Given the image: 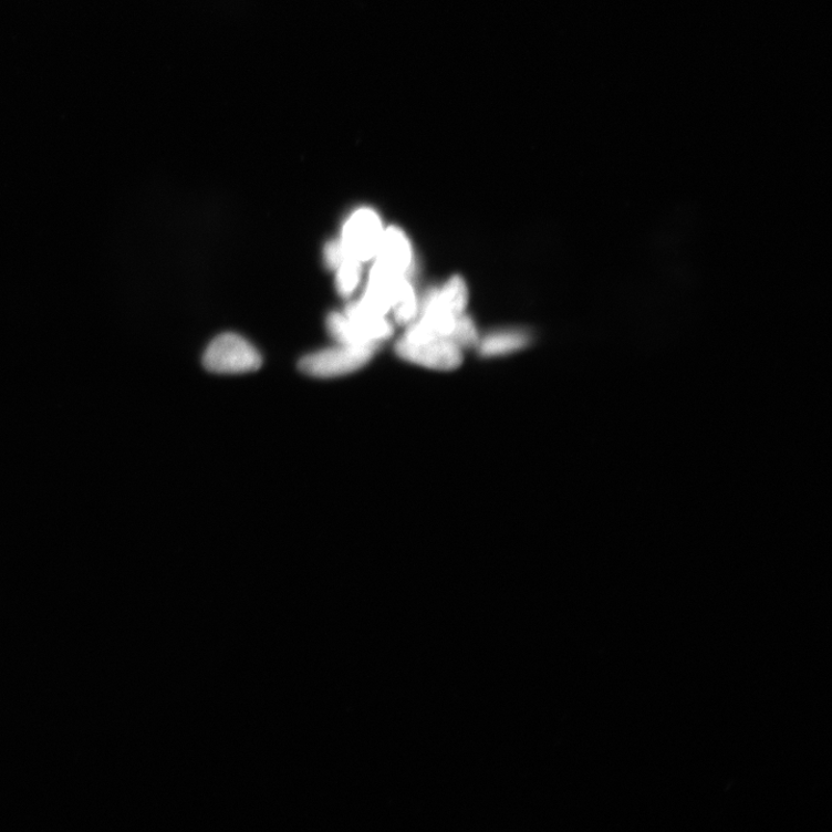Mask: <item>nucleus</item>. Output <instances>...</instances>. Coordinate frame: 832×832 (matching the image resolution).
Wrapping results in <instances>:
<instances>
[{
  "label": "nucleus",
  "mask_w": 832,
  "mask_h": 832,
  "mask_svg": "<svg viewBox=\"0 0 832 832\" xmlns=\"http://www.w3.org/2000/svg\"><path fill=\"white\" fill-rule=\"evenodd\" d=\"M375 257L374 267L395 275H405L412 262V249L403 230L397 227L385 229Z\"/></svg>",
  "instance_id": "obj_6"
},
{
  "label": "nucleus",
  "mask_w": 832,
  "mask_h": 832,
  "mask_svg": "<svg viewBox=\"0 0 832 832\" xmlns=\"http://www.w3.org/2000/svg\"><path fill=\"white\" fill-rule=\"evenodd\" d=\"M383 231L377 214L371 208H361L345 223L341 240L349 254L364 263L376 256Z\"/></svg>",
  "instance_id": "obj_5"
},
{
  "label": "nucleus",
  "mask_w": 832,
  "mask_h": 832,
  "mask_svg": "<svg viewBox=\"0 0 832 832\" xmlns=\"http://www.w3.org/2000/svg\"><path fill=\"white\" fill-rule=\"evenodd\" d=\"M393 309L396 321L401 324L410 323L416 315V310H418L414 290L405 277L399 282Z\"/></svg>",
  "instance_id": "obj_9"
},
{
  "label": "nucleus",
  "mask_w": 832,
  "mask_h": 832,
  "mask_svg": "<svg viewBox=\"0 0 832 832\" xmlns=\"http://www.w3.org/2000/svg\"><path fill=\"white\" fill-rule=\"evenodd\" d=\"M329 333L337 344L377 350L381 343L392 336L394 327L361 301L351 303L345 314L333 312L327 318Z\"/></svg>",
  "instance_id": "obj_1"
},
{
  "label": "nucleus",
  "mask_w": 832,
  "mask_h": 832,
  "mask_svg": "<svg viewBox=\"0 0 832 832\" xmlns=\"http://www.w3.org/2000/svg\"><path fill=\"white\" fill-rule=\"evenodd\" d=\"M396 352L408 362L440 372L454 371L462 361L461 350L446 337L438 336L405 333L396 345Z\"/></svg>",
  "instance_id": "obj_3"
},
{
  "label": "nucleus",
  "mask_w": 832,
  "mask_h": 832,
  "mask_svg": "<svg viewBox=\"0 0 832 832\" xmlns=\"http://www.w3.org/2000/svg\"><path fill=\"white\" fill-rule=\"evenodd\" d=\"M361 266L362 263L360 260L349 257L345 262L335 270L336 290L342 297H350L356 290L362 274Z\"/></svg>",
  "instance_id": "obj_10"
},
{
  "label": "nucleus",
  "mask_w": 832,
  "mask_h": 832,
  "mask_svg": "<svg viewBox=\"0 0 832 832\" xmlns=\"http://www.w3.org/2000/svg\"><path fill=\"white\" fill-rule=\"evenodd\" d=\"M376 350L337 344L314 354L304 356L299 368L308 376L334 378L352 374L372 360Z\"/></svg>",
  "instance_id": "obj_4"
},
{
  "label": "nucleus",
  "mask_w": 832,
  "mask_h": 832,
  "mask_svg": "<svg viewBox=\"0 0 832 832\" xmlns=\"http://www.w3.org/2000/svg\"><path fill=\"white\" fill-rule=\"evenodd\" d=\"M204 366L216 374H247L262 366V356L245 337L226 333L219 335L208 346L204 356Z\"/></svg>",
  "instance_id": "obj_2"
},
{
  "label": "nucleus",
  "mask_w": 832,
  "mask_h": 832,
  "mask_svg": "<svg viewBox=\"0 0 832 832\" xmlns=\"http://www.w3.org/2000/svg\"><path fill=\"white\" fill-rule=\"evenodd\" d=\"M425 302L458 318L464 314L468 302L467 285L460 277H453L444 288L430 293Z\"/></svg>",
  "instance_id": "obj_7"
},
{
  "label": "nucleus",
  "mask_w": 832,
  "mask_h": 832,
  "mask_svg": "<svg viewBox=\"0 0 832 832\" xmlns=\"http://www.w3.org/2000/svg\"><path fill=\"white\" fill-rule=\"evenodd\" d=\"M449 341L460 350L479 344V334L474 321L464 314L456 320Z\"/></svg>",
  "instance_id": "obj_11"
},
{
  "label": "nucleus",
  "mask_w": 832,
  "mask_h": 832,
  "mask_svg": "<svg viewBox=\"0 0 832 832\" xmlns=\"http://www.w3.org/2000/svg\"><path fill=\"white\" fill-rule=\"evenodd\" d=\"M351 257L342 242V240H334L326 245L324 250L325 264L330 270H336L345 260Z\"/></svg>",
  "instance_id": "obj_12"
},
{
  "label": "nucleus",
  "mask_w": 832,
  "mask_h": 832,
  "mask_svg": "<svg viewBox=\"0 0 832 832\" xmlns=\"http://www.w3.org/2000/svg\"><path fill=\"white\" fill-rule=\"evenodd\" d=\"M529 342L530 336L527 332L511 330L489 334L478 345L482 355L497 356L522 350Z\"/></svg>",
  "instance_id": "obj_8"
}]
</instances>
